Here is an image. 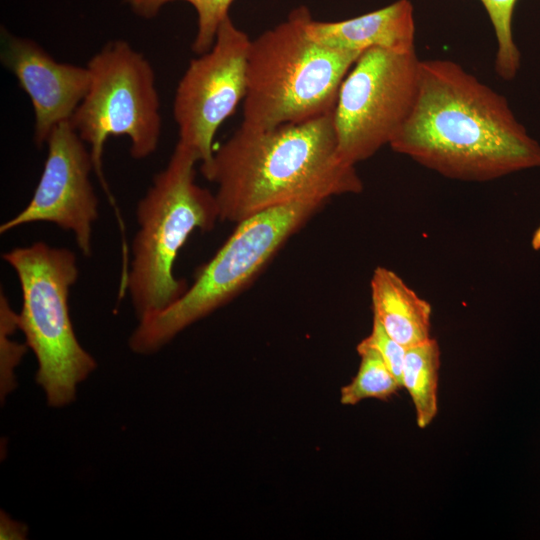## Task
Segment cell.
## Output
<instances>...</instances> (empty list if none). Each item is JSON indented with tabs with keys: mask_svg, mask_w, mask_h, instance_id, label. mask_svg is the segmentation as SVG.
Wrapping results in <instances>:
<instances>
[{
	"mask_svg": "<svg viewBox=\"0 0 540 540\" xmlns=\"http://www.w3.org/2000/svg\"><path fill=\"white\" fill-rule=\"evenodd\" d=\"M389 146L461 181L540 168V144L505 97L451 60L420 61L414 106Z\"/></svg>",
	"mask_w": 540,
	"mask_h": 540,
	"instance_id": "obj_1",
	"label": "cell"
},
{
	"mask_svg": "<svg viewBox=\"0 0 540 540\" xmlns=\"http://www.w3.org/2000/svg\"><path fill=\"white\" fill-rule=\"evenodd\" d=\"M200 170L217 186L220 220L236 224L274 207L363 189L355 166L339 156L333 111L270 129L240 125Z\"/></svg>",
	"mask_w": 540,
	"mask_h": 540,
	"instance_id": "obj_2",
	"label": "cell"
},
{
	"mask_svg": "<svg viewBox=\"0 0 540 540\" xmlns=\"http://www.w3.org/2000/svg\"><path fill=\"white\" fill-rule=\"evenodd\" d=\"M306 6L250 42L241 125L270 129L334 110L340 86L363 53L338 50L312 40Z\"/></svg>",
	"mask_w": 540,
	"mask_h": 540,
	"instance_id": "obj_3",
	"label": "cell"
},
{
	"mask_svg": "<svg viewBox=\"0 0 540 540\" xmlns=\"http://www.w3.org/2000/svg\"><path fill=\"white\" fill-rule=\"evenodd\" d=\"M195 152L177 142L136 209L138 230L123 288L138 320L160 312L187 290L174 274L179 251L195 231H210L220 220L215 194L195 182Z\"/></svg>",
	"mask_w": 540,
	"mask_h": 540,
	"instance_id": "obj_4",
	"label": "cell"
},
{
	"mask_svg": "<svg viewBox=\"0 0 540 540\" xmlns=\"http://www.w3.org/2000/svg\"><path fill=\"white\" fill-rule=\"evenodd\" d=\"M15 271L22 307L18 326L36 357V383L50 407H63L76 398L79 383L97 364L81 346L73 329L70 289L79 277L73 251L37 241L2 255Z\"/></svg>",
	"mask_w": 540,
	"mask_h": 540,
	"instance_id": "obj_5",
	"label": "cell"
},
{
	"mask_svg": "<svg viewBox=\"0 0 540 540\" xmlns=\"http://www.w3.org/2000/svg\"><path fill=\"white\" fill-rule=\"evenodd\" d=\"M323 205L319 201L290 203L237 223L176 302L139 320L129 338L130 349L141 355L153 354L185 328L227 304Z\"/></svg>",
	"mask_w": 540,
	"mask_h": 540,
	"instance_id": "obj_6",
	"label": "cell"
},
{
	"mask_svg": "<svg viewBox=\"0 0 540 540\" xmlns=\"http://www.w3.org/2000/svg\"><path fill=\"white\" fill-rule=\"evenodd\" d=\"M87 68L89 88L70 122L89 145L94 172L113 202L102 167L104 145L111 136H126L137 160L157 150L161 115L155 73L144 55L123 40L105 44Z\"/></svg>",
	"mask_w": 540,
	"mask_h": 540,
	"instance_id": "obj_7",
	"label": "cell"
},
{
	"mask_svg": "<svg viewBox=\"0 0 540 540\" xmlns=\"http://www.w3.org/2000/svg\"><path fill=\"white\" fill-rule=\"evenodd\" d=\"M420 61L415 53L364 51L345 76L333 110L338 153L347 164L389 145L414 106Z\"/></svg>",
	"mask_w": 540,
	"mask_h": 540,
	"instance_id": "obj_8",
	"label": "cell"
},
{
	"mask_svg": "<svg viewBox=\"0 0 540 540\" xmlns=\"http://www.w3.org/2000/svg\"><path fill=\"white\" fill-rule=\"evenodd\" d=\"M250 42L226 17L210 50L191 60L177 86L173 117L178 142L193 150L201 164L212 158L218 128L245 97Z\"/></svg>",
	"mask_w": 540,
	"mask_h": 540,
	"instance_id": "obj_9",
	"label": "cell"
},
{
	"mask_svg": "<svg viewBox=\"0 0 540 540\" xmlns=\"http://www.w3.org/2000/svg\"><path fill=\"white\" fill-rule=\"evenodd\" d=\"M46 144L47 158L31 200L0 226V233L35 222L52 223L71 232L81 253L90 256L93 224L99 215L90 181L94 171L90 150L70 120L55 127Z\"/></svg>",
	"mask_w": 540,
	"mask_h": 540,
	"instance_id": "obj_10",
	"label": "cell"
},
{
	"mask_svg": "<svg viewBox=\"0 0 540 540\" xmlns=\"http://www.w3.org/2000/svg\"><path fill=\"white\" fill-rule=\"evenodd\" d=\"M0 59L31 100L35 144H46L55 127L69 121L85 97L90 84L87 66L58 62L38 43L6 30L1 33Z\"/></svg>",
	"mask_w": 540,
	"mask_h": 540,
	"instance_id": "obj_11",
	"label": "cell"
},
{
	"mask_svg": "<svg viewBox=\"0 0 540 540\" xmlns=\"http://www.w3.org/2000/svg\"><path fill=\"white\" fill-rule=\"evenodd\" d=\"M309 37L330 48L362 53L371 48L395 52L415 51L414 10L409 0H398L358 17L315 21L306 25Z\"/></svg>",
	"mask_w": 540,
	"mask_h": 540,
	"instance_id": "obj_12",
	"label": "cell"
},
{
	"mask_svg": "<svg viewBox=\"0 0 540 540\" xmlns=\"http://www.w3.org/2000/svg\"><path fill=\"white\" fill-rule=\"evenodd\" d=\"M373 318L405 348L431 339L432 307L393 270L379 266L370 281Z\"/></svg>",
	"mask_w": 540,
	"mask_h": 540,
	"instance_id": "obj_13",
	"label": "cell"
},
{
	"mask_svg": "<svg viewBox=\"0 0 540 540\" xmlns=\"http://www.w3.org/2000/svg\"><path fill=\"white\" fill-rule=\"evenodd\" d=\"M439 369L440 347L434 338L406 348L402 387L411 396L416 422L421 429L430 425L437 415Z\"/></svg>",
	"mask_w": 540,
	"mask_h": 540,
	"instance_id": "obj_14",
	"label": "cell"
},
{
	"mask_svg": "<svg viewBox=\"0 0 540 540\" xmlns=\"http://www.w3.org/2000/svg\"><path fill=\"white\" fill-rule=\"evenodd\" d=\"M357 352L361 358L359 369L353 380L341 389L342 404L355 405L370 398L386 400L402 387L375 349L360 342Z\"/></svg>",
	"mask_w": 540,
	"mask_h": 540,
	"instance_id": "obj_15",
	"label": "cell"
},
{
	"mask_svg": "<svg viewBox=\"0 0 540 540\" xmlns=\"http://www.w3.org/2000/svg\"><path fill=\"white\" fill-rule=\"evenodd\" d=\"M138 15L151 18L160 8L176 0H127ZM190 3L197 12V33L192 49L197 54L210 50L214 44L221 22L229 16L228 11L234 0H182Z\"/></svg>",
	"mask_w": 540,
	"mask_h": 540,
	"instance_id": "obj_16",
	"label": "cell"
},
{
	"mask_svg": "<svg viewBox=\"0 0 540 540\" xmlns=\"http://www.w3.org/2000/svg\"><path fill=\"white\" fill-rule=\"evenodd\" d=\"M492 23L496 40L495 71L505 79H513L521 56L513 39L512 19L517 0H480Z\"/></svg>",
	"mask_w": 540,
	"mask_h": 540,
	"instance_id": "obj_17",
	"label": "cell"
},
{
	"mask_svg": "<svg viewBox=\"0 0 540 540\" xmlns=\"http://www.w3.org/2000/svg\"><path fill=\"white\" fill-rule=\"evenodd\" d=\"M18 326V313L13 311L6 294L0 293V349H1V392L7 394L14 383V368L19 364L28 346L9 338Z\"/></svg>",
	"mask_w": 540,
	"mask_h": 540,
	"instance_id": "obj_18",
	"label": "cell"
},
{
	"mask_svg": "<svg viewBox=\"0 0 540 540\" xmlns=\"http://www.w3.org/2000/svg\"><path fill=\"white\" fill-rule=\"evenodd\" d=\"M361 343L379 353L386 366L402 385L401 378L406 348L391 338L374 318L371 333Z\"/></svg>",
	"mask_w": 540,
	"mask_h": 540,
	"instance_id": "obj_19",
	"label": "cell"
},
{
	"mask_svg": "<svg viewBox=\"0 0 540 540\" xmlns=\"http://www.w3.org/2000/svg\"><path fill=\"white\" fill-rule=\"evenodd\" d=\"M26 531V526L1 513V539H24Z\"/></svg>",
	"mask_w": 540,
	"mask_h": 540,
	"instance_id": "obj_20",
	"label": "cell"
},
{
	"mask_svg": "<svg viewBox=\"0 0 540 540\" xmlns=\"http://www.w3.org/2000/svg\"><path fill=\"white\" fill-rule=\"evenodd\" d=\"M531 244H532V247H533L534 250H539L540 249V225L535 230V232H534V234L532 236Z\"/></svg>",
	"mask_w": 540,
	"mask_h": 540,
	"instance_id": "obj_21",
	"label": "cell"
}]
</instances>
